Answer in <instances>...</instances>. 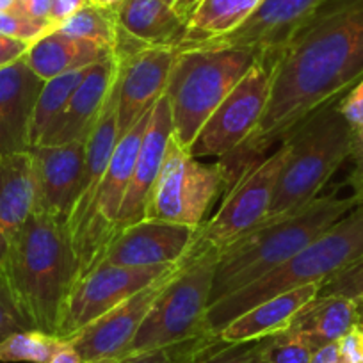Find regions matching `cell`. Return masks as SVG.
<instances>
[{
	"label": "cell",
	"instance_id": "cell-1",
	"mask_svg": "<svg viewBox=\"0 0 363 363\" xmlns=\"http://www.w3.org/2000/svg\"><path fill=\"white\" fill-rule=\"evenodd\" d=\"M363 79V0H320L278 52L271 95L260 123L221 160L232 184L264 159L306 116L337 102Z\"/></svg>",
	"mask_w": 363,
	"mask_h": 363
},
{
	"label": "cell",
	"instance_id": "cell-2",
	"mask_svg": "<svg viewBox=\"0 0 363 363\" xmlns=\"http://www.w3.org/2000/svg\"><path fill=\"white\" fill-rule=\"evenodd\" d=\"M2 271L30 326L57 335L79 278L66 223L34 211L13 239Z\"/></svg>",
	"mask_w": 363,
	"mask_h": 363
},
{
	"label": "cell",
	"instance_id": "cell-3",
	"mask_svg": "<svg viewBox=\"0 0 363 363\" xmlns=\"http://www.w3.org/2000/svg\"><path fill=\"white\" fill-rule=\"evenodd\" d=\"M358 203L352 196H319L298 211L260 223L219 250L211 305L291 260Z\"/></svg>",
	"mask_w": 363,
	"mask_h": 363
},
{
	"label": "cell",
	"instance_id": "cell-4",
	"mask_svg": "<svg viewBox=\"0 0 363 363\" xmlns=\"http://www.w3.org/2000/svg\"><path fill=\"white\" fill-rule=\"evenodd\" d=\"M363 258V201L296 253L291 260L247 287L212 303L205 315V331L218 335L230 320L251 306L278 294L330 280Z\"/></svg>",
	"mask_w": 363,
	"mask_h": 363
},
{
	"label": "cell",
	"instance_id": "cell-5",
	"mask_svg": "<svg viewBox=\"0 0 363 363\" xmlns=\"http://www.w3.org/2000/svg\"><path fill=\"white\" fill-rule=\"evenodd\" d=\"M351 139L352 130L338 109V100L317 109L292 128L281 139L289 145V155L278 177L267 219L298 211L319 198L324 186L349 159Z\"/></svg>",
	"mask_w": 363,
	"mask_h": 363
},
{
	"label": "cell",
	"instance_id": "cell-6",
	"mask_svg": "<svg viewBox=\"0 0 363 363\" xmlns=\"http://www.w3.org/2000/svg\"><path fill=\"white\" fill-rule=\"evenodd\" d=\"M262 54L246 48L193 47L177 50L164 96L173 121V138L187 150L205 121Z\"/></svg>",
	"mask_w": 363,
	"mask_h": 363
},
{
	"label": "cell",
	"instance_id": "cell-7",
	"mask_svg": "<svg viewBox=\"0 0 363 363\" xmlns=\"http://www.w3.org/2000/svg\"><path fill=\"white\" fill-rule=\"evenodd\" d=\"M216 262L218 251L193 246L153 301L125 356L207 337L205 315L211 306Z\"/></svg>",
	"mask_w": 363,
	"mask_h": 363
},
{
	"label": "cell",
	"instance_id": "cell-8",
	"mask_svg": "<svg viewBox=\"0 0 363 363\" xmlns=\"http://www.w3.org/2000/svg\"><path fill=\"white\" fill-rule=\"evenodd\" d=\"M232 177L223 162L205 164L171 135L162 169L150 193L145 219L200 228Z\"/></svg>",
	"mask_w": 363,
	"mask_h": 363
},
{
	"label": "cell",
	"instance_id": "cell-9",
	"mask_svg": "<svg viewBox=\"0 0 363 363\" xmlns=\"http://www.w3.org/2000/svg\"><path fill=\"white\" fill-rule=\"evenodd\" d=\"M278 54H262L205 121L189 152L200 157L232 155L260 123L271 95Z\"/></svg>",
	"mask_w": 363,
	"mask_h": 363
},
{
	"label": "cell",
	"instance_id": "cell-10",
	"mask_svg": "<svg viewBox=\"0 0 363 363\" xmlns=\"http://www.w3.org/2000/svg\"><path fill=\"white\" fill-rule=\"evenodd\" d=\"M287 155L289 145L281 141L271 155L247 167L232 184L219 211L198 228L194 246L219 251L265 221Z\"/></svg>",
	"mask_w": 363,
	"mask_h": 363
},
{
	"label": "cell",
	"instance_id": "cell-11",
	"mask_svg": "<svg viewBox=\"0 0 363 363\" xmlns=\"http://www.w3.org/2000/svg\"><path fill=\"white\" fill-rule=\"evenodd\" d=\"M177 265H157V267L95 265L73 285L62 312L57 337L68 342L87 324L102 317L135 292L152 285L153 281L173 271Z\"/></svg>",
	"mask_w": 363,
	"mask_h": 363
},
{
	"label": "cell",
	"instance_id": "cell-12",
	"mask_svg": "<svg viewBox=\"0 0 363 363\" xmlns=\"http://www.w3.org/2000/svg\"><path fill=\"white\" fill-rule=\"evenodd\" d=\"M114 54L120 57V75L116 82L120 139L164 96L177 48L139 45L120 30Z\"/></svg>",
	"mask_w": 363,
	"mask_h": 363
},
{
	"label": "cell",
	"instance_id": "cell-13",
	"mask_svg": "<svg viewBox=\"0 0 363 363\" xmlns=\"http://www.w3.org/2000/svg\"><path fill=\"white\" fill-rule=\"evenodd\" d=\"M180 264L69 338L68 342L79 352L84 363H118L123 358L146 313L152 308L153 301L162 292Z\"/></svg>",
	"mask_w": 363,
	"mask_h": 363
},
{
	"label": "cell",
	"instance_id": "cell-14",
	"mask_svg": "<svg viewBox=\"0 0 363 363\" xmlns=\"http://www.w3.org/2000/svg\"><path fill=\"white\" fill-rule=\"evenodd\" d=\"M196 235L198 228L193 226L160 219H141L114 232L99 264L123 267L180 264L193 250Z\"/></svg>",
	"mask_w": 363,
	"mask_h": 363
},
{
	"label": "cell",
	"instance_id": "cell-15",
	"mask_svg": "<svg viewBox=\"0 0 363 363\" xmlns=\"http://www.w3.org/2000/svg\"><path fill=\"white\" fill-rule=\"evenodd\" d=\"M29 153L36 186L34 211L66 223L79 196L86 162V141L33 146Z\"/></svg>",
	"mask_w": 363,
	"mask_h": 363
},
{
	"label": "cell",
	"instance_id": "cell-16",
	"mask_svg": "<svg viewBox=\"0 0 363 363\" xmlns=\"http://www.w3.org/2000/svg\"><path fill=\"white\" fill-rule=\"evenodd\" d=\"M319 2L320 0H264L257 11L235 30L194 47L246 48L258 54H278L315 11Z\"/></svg>",
	"mask_w": 363,
	"mask_h": 363
},
{
	"label": "cell",
	"instance_id": "cell-17",
	"mask_svg": "<svg viewBox=\"0 0 363 363\" xmlns=\"http://www.w3.org/2000/svg\"><path fill=\"white\" fill-rule=\"evenodd\" d=\"M43 84L23 57L0 69V157L30 150V125Z\"/></svg>",
	"mask_w": 363,
	"mask_h": 363
},
{
	"label": "cell",
	"instance_id": "cell-18",
	"mask_svg": "<svg viewBox=\"0 0 363 363\" xmlns=\"http://www.w3.org/2000/svg\"><path fill=\"white\" fill-rule=\"evenodd\" d=\"M171 135H173V121H171L169 104L166 96H162L153 106L152 114H150L148 127H146L138 157H135L130 184H128L123 205L118 214L116 230L145 219L146 201L162 169Z\"/></svg>",
	"mask_w": 363,
	"mask_h": 363
},
{
	"label": "cell",
	"instance_id": "cell-19",
	"mask_svg": "<svg viewBox=\"0 0 363 363\" xmlns=\"http://www.w3.org/2000/svg\"><path fill=\"white\" fill-rule=\"evenodd\" d=\"M118 73H120V57L114 52L107 59L91 66L82 82L73 91L65 113L41 145L86 141L109 100Z\"/></svg>",
	"mask_w": 363,
	"mask_h": 363
},
{
	"label": "cell",
	"instance_id": "cell-20",
	"mask_svg": "<svg viewBox=\"0 0 363 363\" xmlns=\"http://www.w3.org/2000/svg\"><path fill=\"white\" fill-rule=\"evenodd\" d=\"M319 289V284L305 285L265 299L230 320L216 337L225 344H246L280 333L291 326L301 308L317 298Z\"/></svg>",
	"mask_w": 363,
	"mask_h": 363
},
{
	"label": "cell",
	"instance_id": "cell-21",
	"mask_svg": "<svg viewBox=\"0 0 363 363\" xmlns=\"http://www.w3.org/2000/svg\"><path fill=\"white\" fill-rule=\"evenodd\" d=\"M36 205L33 159L29 152L0 157V269L13 239Z\"/></svg>",
	"mask_w": 363,
	"mask_h": 363
},
{
	"label": "cell",
	"instance_id": "cell-22",
	"mask_svg": "<svg viewBox=\"0 0 363 363\" xmlns=\"http://www.w3.org/2000/svg\"><path fill=\"white\" fill-rule=\"evenodd\" d=\"M113 9L121 33L139 45L178 48L186 38V15L164 0H123Z\"/></svg>",
	"mask_w": 363,
	"mask_h": 363
},
{
	"label": "cell",
	"instance_id": "cell-23",
	"mask_svg": "<svg viewBox=\"0 0 363 363\" xmlns=\"http://www.w3.org/2000/svg\"><path fill=\"white\" fill-rule=\"evenodd\" d=\"M113 48L102 47L93 41L72 38L54 29L29 45L26 62L41 80H50L65 73L89 68L113 54Z\"/></svg>",
	"mask_w": 363,
	"mask_h": 363
},
{
	"label": "cell",
	"instance_id": "cell-24",
	"mask_svg": "<svg viewBox=\"0 0 363 363\" xmlns=\"http://www.w3.org/2000/svg\"><path fill=\"white\" fill-rule=\"evenodd\" d=\"M358 326L356 299L344 296H317L294 317L289 328L301 335L313 351L337 344L345 333Z\"/></svg>",
	"mask_w": 363,
	"mask_h": 363
},
{
	"label": "cell",
	"instance_id": "cell-25",
	"mask_svg": "<svg viewBox=\"0 0 363 363\" xmlns=\"http://www.w3.org/2000/svg\"><path fill=\"white\" fill-rule=\"evenodd\" d=\"M264 0H193L186 13V38L182 48L212 41L235 30Z\"/></svg>",
	"mask_w": 363,
	"mask_h": 363
},
{
	"label": "cell",
	"instance_id": "cell-26",
	"mask_svg": "<svg viewBox=\"0 0 363 363\" xmlns=\"http://www.w3.org/2000/svg\"><path fill=\"white\" fill-rule=\"evenodd\" d=\"M89 68L65 73V75H59L43 84L36 109H34L33 125H30V148L41 145L45 138L50 134V130L55 127L61 114L65 113L73 91L82 82Z\"/></svg>",
	"mask_w": 363,
	"mask_h": 363
},
{
	"label": "cell",
	"instance_id": "cell-27",
	"mask_svg": "<svg viewBox=\"0 0 363 363\" xmlns=\"http://www.w3.org/2000/svg\"><path fill=\"white\" fill-rule=\"evenodd\" d=\"M57 30L68 34L79 40L93 41L102 47L116 48L118 38H120V27H118L116 15L113 8H102L96 4H87L82 9L69 16L68 20L57 27Z\"/></svg>",
	"mask_w": 363,
	"mask_h": 363
},
{
	"label": "cell",
	"instance_id": "cell-28",
	"mask_svg": "<svg viewBox=\"0 0 363 363\" xmlns=\"http://www.w3.org/2000/svg\"><path fill=\"white\" fill-rule=\"evenodd\" d=\"M66 340L40 330H23L0 342V363H48Z\"/></svg>",
	"mask_w": 363,
	"mask_h": 363
},
{
	"label": "cell",
	"instance_id": "cell-29",
	"mask_svg": "<svg viewBox=\"0 0 363 363\" xmlns=\"http://www.w3.org/2000/svg\"><path fill=\"white\" fill-rule=\"evenodd\" d=\"M257 342L264 363H310L315 352L308 342L291 328Z\"/></svg>",
	"mask_w": 363,
	"mask_h": 363
},
{
	"label": "cell",
	"instance_id": "cell-30",
	"mask_svg": "<svg viewBox=\"0 0 363 363\" xmlns=\"http://www.w3.org/2000/svg\"><path fill=\"white\" fill-rule=\"evenodd\" d=\"M193 363H264L258 342L225 344L218 337L200 349Z\"/></svg>",
	"mask_w": 363,
	"mask_h": 363
},
{
	"label": "cell",
	"instance_id": "cell-31",
	"mask_svg": "<svg viewBox=\"0 0 363 363\" xmlns=\"http://www.w3.org/2000/svg\"><path fill=\"white\" fill-rule=\"evenodd\" d=\"M54 29L55 26L50 20H40L27 15L22 4L15 11L0 15V34L22 40L29 45L43 38L45 34L52 33Z\"/></svg>",
	"mask_w": 363,
	"mask_h": 363
},
{
	"label": "cell",
	"instance_id": "cell-32",
	"mask_svg": "<svg viewBox=\"0 0 363 363\" xmlns=\"http://www.w3.org/2000/svg\"><path fill=\"white\" fill-rule=\"evenodd\" d=\"M214 335L200 337L196 340L186 342V344L171 345V347L153 349V351L139 352V354L125 356L118 363H193L200 349L207 342H211Z\"/></svg>",
	"mask_w": 363,
	"mask_h": 363
},
{
	"label": "cell",
	"instance_id": "cell-33",
	"mask_svg": "<svg viewBox=\"0 0 363 363\" xmlns=\"http://www.w3.org/2000/svg\"><path fill=\"white\" fill-rule=\"evenodd\" d=\"M23 330H34V328L30 326L29 319L20 308L18 301L9 287L8 278H6L4 271L0 269V342L6 340L9 335Z\"/></svg>",
	"mask_w": 363,
	"mask_h": 363
},
{
	"label": "cell",
	"instance_id": "cell-34",
	"mask_svg": "<svg viewBox=\"0 0 363 363\" xmlns=\"http://www.w3.org/2000/svg\"><path fill=\"white\" fill-rule=\"evenodd\" d=\"M317 296H344L349 299H358L363 296V258L349 265L347 269L324 281Z\"/></svg>",
	"mask_w": 363,
	"mask_h": 363
},
{
	"label": "cell",
	"instance_id": "cell-35",
	"mask_svg": "<svg viewBox=\"0 0 363 363\" xmlns=\"http://www.w3.org/2000/svg\"><path fill=\"white\" fill-rule=\"evenodd\" d=\"M349 159L352 160V169L347 177V186L352 191L351 196L363 201V127L352 130Z\"/></svg>",
	"mask_w": 363,
	"mask_h": 363
},
{
	"label": "cell",
	"instance_id": "cell-36",
	"mask_svg": "<svg viewBox=\"0 0 363 363\" xmlns=\"http://www.w3.org/2000/svg\"><path fill=\"white\" fill-rule=\"evenodd\" d=\"M338 109L349 123L351 130L363 127V79H359L351 89L338 100Z\"/></svg>",
	"mask_w": 363,
	"mask_h": 363
},
{
	"label": "cell",
	"instance_id": "cell-37",
	"mask_svg": "<svg viewBox=\"0 0 363 363\" xmlns=\"http://www.w3.org/2000/svg\"><path fill=\"white\" fill-rule=\"evenodd\" d=\"M344 363H363V330L354 326L337 342Z\"/></svg>",
	"mask_w": 363,
	"mask_h": 363
},
{
	"label": "cell",
	"instance_id": "cell-38",
	"mask_svg": "<svg viewBox=\"0 0 363 363\" xmlns=\"http://www.w3.org/2000/svg\"><path fill=\"white\" fill-rule=\"evenodd\" d=\"M27 48H29V43H26V41L0 34V69L22 59Z\"/></svg>",
	"mask_w": 363,
	"mask_h": 363
},
{
	"label": "cell",
	"instance_id": "cell-39",
	"mask_svg": "<svg viewBox=\"0 0 363 363\" xmlns=\"http://www.w3.org/2000/svg\"><path fill=\"white\" fill-rule=\"evenodd\" d=\"M87 4H89V0H54L50 22L54 23L55 29H57L65 20H68L69 16L75 15L79 9H82L84 6Z\"/></svg>",
	"mask_w": 363,
	"mask_h": 363
},
{
	"label": "cell",
	"instance_id": "cell-40",
	"mask_svg": "<svg viewBox=\"0 0 363 363\" xmlns=\"http://www.w3.org/2000/svg\"><path fill=\"white\" fill-rule=\"evenodd\" d=\"M23 9L27 15L34 16L40 20H50L52 8H54V0H27L23 2Z\"/></svg>",
	"mask_w": 363,
	"mask_h": 363
},
{
	"label": "cell",
	"instance_id": "cell-41",
	"mask_svg": "<svg viewBox=\"0 0 363 363\" xmlns=\"http://www.w3.org/2000/svg\"><path fill=\"white\" fill-rule=\"evenodd\" d=\"M310 363H344L340 352H338L337 344L324 345V347L317 349L312 356V362Z\"/></svg>",
	"mask_w": 363,
	"mask_h": 363
},
{
	"label": "cell",
	"instance_id": "cell-42",
	"mask_svg": "<svg viewBox=\"0 0 363 363\" xmlns=\"http://www.w3.org/2000/svg\"><path fill=\"white\" fill-rule=\"evenodd\" d=\"M48 363H84V362L79 356V352L73 349V345L69 344V342H66L65 347L59 349V351L52 356V359Z\"/></svg>",
	"mask_w": 363,
	"mask_h": 363
},
{
	"label": "cell",
	"instance_id": "cell-43",
	"mask_svg": "<svg viewBox=\"0 0 363 363\" xmlns=\"http://www.w3.org/2000/svg\"><path fill=\"white\" fill-rule=\"evenodd\" d=\"M164 2H166L167 6H171L173 9H177V11H180L182 15H186L193 0H164Z\"/></svg>",
	"mask_w": 363,
	"mask_h": 363
},
{
	"label": "cell",
	"instance_id": "cell-44",
	"mask_svg": "<svg viewBox=\"0 0 363 363\" xmlns=\"http://www.w3.org/2000/svg\"><path fill=\"white\" fill-rule=\"evenodd\" d=\"M18 6L20 2H16V0H0V15H2V13L15 11Z\"/></svg>",
	"mask_w": 363,
	"mask_h": 363
},
{
	"label": "cell",
	"instance_id": "cell-45",
	"mask_svg": "<svg viewBox=\"0 0 363 363\" xmlns=\"http://www.w3.org/2000/svg\"><path fill=\"white\" fill-rule=\"evenodd\" d=\"M91 4H96V6H102V8H114V6H118L120 2H123V0H89Z\"/></svg>",
	"mask_w": 363,
	"mask_h": 363
},
{
	"label": "cell",
	"instance_id": "cell-46",
	"mask_svg": "<svg viewBox=\"0 0 363 363\" xmlns=\"http://www.w3.org/2000/svg\"><path fill=\"white\" fill-rule=\"evenodd\" d=\"M356 315H358V328L363 330V299H356Z\"/></svg>",
	"mask_w": 363,
	"mask_h": 363
},
{
	"label": "cell",
	"instance_id": "cell-47",
	"mask_svg": "<svg viewBox=\"0 0 363 363\" xmlns=\"http://www.w3.org/2000/svg\"><path fill=\"white\" fill-rule=\"evenodd\" d=\"M16 2H20V4H23V2H27V0H16Z\"/></svg>",
	"mask_w": 363,
	"mask_h": 363
},
{
	"label": "cell",
	"instance_id": "cell-48",
	"mask_svg": "<svg viewBox=\"0 0 363 363\" xmlns=\"http://www.w3.org/2000/svg\"><path fill=\"white\" fill-rule=\"evenodd\" d=\"M358 299H363V296H362V298H358Z\"/></svg>",
	"mask_w": 363,
	"mask_h": 363
}]
</instances>
